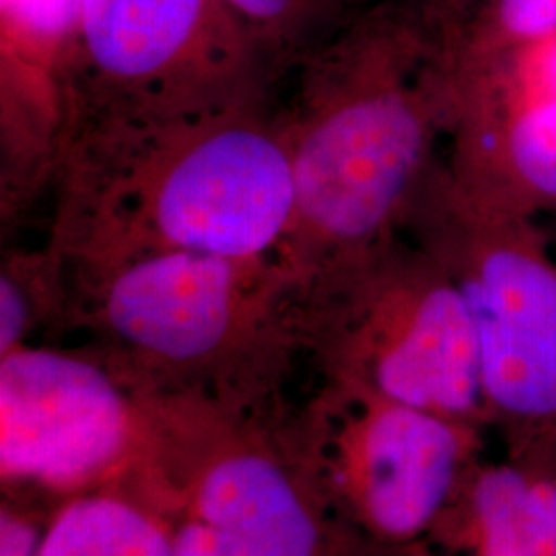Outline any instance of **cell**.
Instances as JSON below:
<instances>
[{
	"label": "cell",
	"mask_w": 556,
	"mask_h": 556,
	"mask_svg": "<svg viewBox=\"0 0 556 556\" xmlns=\"http://www.w3.org/2000/svg\"><path fill=\"white\" fill-rule=\"evenodd\" d=\"M291 75L295 206L278 262L303 295L402 231L454 124L456 50L406 17L357 13Z\"/></svg>",
	"instance_id": "obj_1"
},
{
	"label": "cell",
	"mask_w": 556,
	"mask_h": 556,
	"mask_svg": "<svg viewBox=\"0 0 556 556\" xmlns=\"http://www.w3.org/2000/svg\"><path fill=\"white\" fill-rule=\"evenodd\" d=\"M48 245L62 262L144 252L277 258L295 186L275 101L178 118L68 122Z\"/></svg>",
	"instance_id": "obj_2"
},
{
	"label": "cell",
	"mask_w": 556,
	"mask_h": 556,
	"mask_svg": "<svg viewBox=\"0 0 556 556\" xmlns=\"http://www.w3.org/2000/svg\"><path fill=\"white\" fill-rule=\"evenodd\" d=\"M402 231L447 268L477 334L486 422L507 457L556 470V260L526 220L462 192L441 163Z\"/></svg>",
	"instance_id": "obj_3"
},
{
	"label": "cell",
	"mask_w": 556,
	"mask_h": 556,
	"mask_svg": "<svg viewBox=\"0 0 556 556\" xmlns=\"http://www.w3.org/2000/svg\"><path fill=\"white\" fill-rule=\"evenodd\" d=\"M334 386L472 425L486 422L477 334L454 277L406 231L301 298Z\"/></svg>",
	"instance_id": "obj_4"
},
{
	"label": "cell",
	"mask_w": 556,
	"mask_h": 556,
	"mask_svg": "<svg viewBox=\"0 0 556 556\" xmlns=\"http://www.w3.org/2000/svg\"><path fill=\"white\" fill-rule=\"evenodd\" d=\"M62 268L66 295L130 357L124 369L147 381L225 371L301 324L298 287L277 258L144 252Z\"/></svg>",
	"instance_id": "obj_5"
},
{
	"label": "cell",
	"mask_w": 556,
	"mask_h": 556,
	"mask_svg": "<svg viewBox=\"0 0 556 556\" xmlns=\"http://www.w3.org/2000/svg\"><path fill=\"white\" fill-rule=\"evenodd\" d=\"M278 83L258 40L223 0H85L66 126L87 116L178 118L270 103Z\"/></svg>",
	"instance_id": "obj_6"
},
{
	"label": "cell",
	"mask_w": 556,
	"mask_h": 556,
	"mask_svg": "<svg viewBox=\"0 0 556 556\" xmlns=\"http://www.w3.org/2000/svg\"><path fill=\"white\" fill-rule=\"evenodd\" d=\"M118 363L23 344L0 355V475L83 495L124 468L151 417L149 383Z\"/></svg>",
	"instance_id": "obj_7"
},
{
	"label": "cell",
	"mask_w": 556,
	"mask_h": 556,
	"mask_svg": "<svg viewBox=\"0 0 556 556\" xmlns=\"http://www.w3.org/2000/svg\"><path fill=\"white\" fill-rule=\"evenodd\" d=\"M328 468L361 528L388 544L435 530L477 464L478 425L334 386Z\"/></svg>",
	"instance_id": "obj_8"
},
{
	"label": "cell",
	"mask_w": 556,
	"mask_h": 556,
	"mask_svg": "<svg viewBox=\"0 0 556 556\" xmlns=\"http://www.w3.org/2000/svg\"><path fill=\"white\" fill-rule=\"evenodd\" d=\"M85 0H0V204L13 219L52 186Z\"/></svg>",
	"instance_id": "obj_9"
},
{
	"label": "cell",
	"mask_w": 556,
	"mask_h": 556,
	"mask_svg": "<svg viewBox=\"0 0 556 556\" xmlns=\"http://www.w3.org/2000/svg\"><path fill=\"white\" fill-rule=\"evenodd\" d=\"M169 538L174 556H319L305 498L277 462L256 452L208 464Z\"/></svg>",
	"instance_id": "obj_10"
},
{
	"label": "cell",
	"mask_w": 556,
	"mask_h": 556,
	"mask_svg": "<svg viewBox=\"0 0 556 556\" xmlns=\"http://www.w3.org/2000/svg\"><path fill=\"white\" fill-rule=\"evenodd\" d=\"M450 137L452 160L443 169L462 190L486 194L505 178L511 199L556 206V43L505 116L459 108Z\"/></svg>",
	"instance_id": "obj_11"
},
{
	"label": "cell",
	"mask_w": 556,
	"mask_h": 556,
	"mask_svg": "<svg viewBox=\"0 0 556 556\" xmlns=\"http://www.w3.org/2000/svg\"><path fill=\"white\" fill-rule=\"evenodd\" d=\"M528 466L477 462L441 521L468 556H538L528 516Z\"/></svg>",
	"instance_id": "obj_12"
},
{
	"label": "cell",
	"mask_w": 556,
	"mask_h": 556,
	"mask_svg": "<svg viewBox=\"0 0 556 556\" xmlns=\"http://www.w3.org/2000/svg\"><path fill=\"white\" fill-rule=\"evenodd\" d=\"M38 556H174L167 523L128 498L83 493L43 528Z\"/></svg>",
	"instance_id": "obj_13"
},
{
	"label": "cell",
	"mask_w": 556,
	"mask_h": 556,
	"mask_svg": "<svg viewBox=\"0 0 556 556\" xmlns=\"http://www.w3.org/2000/svg\"><path fill=\"white\" fill-rule=\"evenodd\" d=\"M258 40L280 79L357 15V0H223Z\"/></svg>",
	"instance_id": "obj_14"
},
{
	"label": "cell",
	"mask_w": 556,
	"mask_h": 556,
	"mask_svg": "<svg viewBox=\"0 0 556 556\" xmlns=\"http://www.w3.org/2000/svg\"><path fill=\"white\" fill-rule=\"evenodd\" d=\"M66 298L64 268L48 245L11 252L0 270V355L27 344L41 309Z\"/></svg>",
	"instance_id": "obj_15"
},
{
	"label": "cell",
	"mask_w": 556,
	"mask_h": 556,
	"mask_svg": "<svg viewBox=\"0 0 556 556\" xmlns=\"http://www.w3.org/2000/svg\"><path fill=\"white\" fill-rule=\"evenodd\" d=\"M497 23L511 40H548L556 36V0H497Z\"/></svg>",
	"instance_id": "obj_16"
},
{
	"label": "cell",
	"mask_w": 556,
	"mask_h": 556,
	"mask_svg": "<svg viewBox=\"0 0 556 556\" xmlns=\"http://www.w3.org/2000/svg\"><path fill=\"white\" fill-rule=\"evenodd\" d=\"M528 470V516L538 556H556V470Z\"/></svg>",
	"instance_id": "obj_17"
},
{
	"label": "cell",
	"mask_w": 556,
	"mask_h": 556,
	"mask_svg": "<svg viewBox=\"0 0 556 556\" xmlns=\"http://www.w3.org/2000/svg\"><path fill=\"white\" fill-rule=\"evenodd\" d=\"M43 528L11 509L0 517V556H38Z\"/></svg>",
	"instance_id": "obj_18"
},
{
	"label": "cell",
	"mask_w": 556,
	"mask_h": 556,
	"mask_svg": "<svg viewBox=\"0 0 556 556\" xmlns=\"http://www.w3.org/2000/svg\"><path fill=\"white\" fill-rule=\"evenodd\" d=\"M406 556H439L435 551H431L429 546H422V544H413L410 548H408V553Z\"/></svg>",
	"instance_id": "obj_19"
}]
</instances>
